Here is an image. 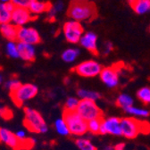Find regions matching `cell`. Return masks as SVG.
I'll return each mask as SVG.
<instances>
[{"label": "cell", "mask_w": 150, "mask_h": 150, "mask_svg": "<svg viewBox=\"0 0 150 150\" xmlns=\"http://www.w3.org/2000/svg\"><path fill=\"white\" fill-rule=\"evenodd\" d=\"M68 16L76 22L91 21L98 15L97 6L90 0H72L70 3Z\"/></svg>", "instance_id": "obj_1"}, {"label": "cell", "mask_w": 150, "mask_h": 150, "mask_svg": "<svg viewBox=\"0 0 150 150\" xmlns=\"http://www.w3.org/2000/svg\"><path fill=\"white\" fill-rule=\"evenodd\" d=\"M63 118L67 123L70 134L83 136L88 132V122L79 115L77 111H64Z\"/></svg>", "instance_id": "obj_2"}, {"label": "cell", "mask_w": 150, "mask_h": 150, "mask_svg": "<svg viewBox=\"0 0 150 150\" xmlns=\"http://www.w3.org/2000/svg\"><path fill=\"white\" fill-rule=\"evenodd\" d=\"M24 126L31 132L46 133L48 127L42 115L35 109L26 107L24 109Z\"/></svg>", "instance_id": "obj_3"}, {"label": "cell", "mask_w": 150, "mask_h": 150, "mask_svg": "<svg viewBox=\"0 0 150 150\" xmlns=\"http://www.w3.org/2000/svg\"><path fill=\"white\" fill-rule=\"evenodd\" d=\"M76 111L87 122L93 119H103V112L96 104V101L81 99Z\"/></svg>", "instance_id": "obj_4"}, {"label": "cell", "mask_w": 150, "mask_h": 150, "mask_svg": "<svg viewBox=\"0 0 150 150\" xmlns=\"http://www.w3.org/2000/svg\"><path fill=\"white\" fill-rule=\"evenodd\" d=\"M39 91L38 87L31 83L22 84V86L16 89L15 91L10 93L13 101L15 103L16 105L21 106L28 100L32 99L35 98Z\"/></svg>", "instance_id": "obj_5"}, {"label": "cell", "mask_w": 150, "mask_h": 150, "mask_svg": "<svg viewBox=\"0 0 150 150\" xmlns=\"http://www.w3.org/2000/svg\"><path fill=\"white\" fill-rule=\"evenodd\" d=\"M0 141L6 144L8 146L13 148L14 150H20L23 148H30L34 145V140L27 139L25 140H20L15 134L7 129H1L0 130Z\"/></svg>", "instance_id": "obj_6"}, {"label": "cell", "mask_w": 150, "mask_h": 150, "mask_svg": "<svg viewBox=\"0 0 150 150\" xmlns=\"http://www.w3.org/2000/svg\"><path fill=\"white\" fill-rule=\"evenodd\" d=\"M103 67L99 63L94 60L84 61L73 68V71L78 75L84 78H93L100 74Z\"/></svg>", "instance_id": "obj_7"}, {"label": "cell", "mask_w": 150, "mask_h": 150, "mask_svg": "<svg viewBox=\"0 0 150 150\" xmlns=\"http://www.w3.org/2000/svg\"><path fill=\"white\" fill-rule=\"evenodd\" d=\"M63 30L65 40L71 44L79 43L82 35L84 34V29L81 23L73 20L65 23Z\"/></svg>", "instance_id": "obj_8"}, {"label": "cell", "mask_w": 150, "mask_h": 150, "mask_svg": "<svg viewBox=\"0 0 150 150\" xmlns=\"http://www.w3.org/2000/svg\"><path fill=\"white\" fill-rule=\"evenodd\" d=\"M142 122L136 120L133 117H125L121 119V127L122 136L127 139H135L139 133H141Z\"/></svg>", "instance_id": "obj_9"}, {"label": "cell", "mask_w": 150, "mask_h": 150, "mask_svg": "<svg viewBox=\"0 0 150 150\" xmlns=\"http://www.w3.org/2000/svg\"><path fill=\"white\" fill-rule=\"evenodd\" d=\"M17 41L31 45H37L41 41V38L38 30L32 27H20L18 29Z\"/></svg>", "instance_id": "obj_10"}, {"label": "cell", "mask_w": 150, "mask_h": 150, "mask_svg": "<svg viewBox=\"0 0 150 150\" xmlns=\"http://www.w3.org/2000/svg\"><path fill=\"white\" fill-rule=\"evenodd\" d=\"M100 134H111L114 136H122L121 119L117 117H108L102 119Z\"/></svg>", "instance_id": "obj_11"}, {"label": "cell", "mask_w": 150, "mask_h": 150, "mask_svg": "<svg viewBox=\"0 0 150 150\" xmlns=\"http://www.w3.org/2000/svg\"><path fill=\"white\" fill-rule=\"evenodd\" d=\"M34 18V15L30 12L28 8L15 7L13 12L12 13L11 23L16 27L20 28L25 26Z\"/></svg>", "instance_id": "obj_12"}, {"label": "cell", "mask_w": 150, "mask_h": 150, "mask_svg": "<svg viewBox=\"0 0 150 150\" xmlns=\"http://www.w3.org/2000/svg\"><path fill=\"white\" fill-rule=\"evenodd\" d=\"M99 77L103 83L110 88H114L119 84L118 71L115 67L103 68L99 74Z\"/></svg>", "instance_id": "obj_13"}, {"label": "cell", "mask_w": 150, "mask_h": 150, "mask_svg": "<svg viewBox=\"0 0 150 150\" xmlns=\"http://www.w3.org/2000/svg\"><path fill=\"white\" fill-rule=\"evenodd\" d=\"M81 47H83L85 49L89 51L90 53L94 54H98V36L96 33L92 31H88L85 32L81 39L79 42Z\"/></svg>", "instance_id": "obj_14"}, {"label": "cell", "mask_w": 150, "mask_h": 150, "mask_svg": "<svg viewBox=\"0 0 150 150\" xmlns=\"http://www.w3.org/2000/svg\"><path fill=\"white\" fill-rule=\"evenodd\" d=\"M17 46L19 51V58L25 62H33L35 60L36 49L34 45L17 41Z\"/></svg>", "instance_id": "obj_15"}, {"label": "cell", "mask_w": 150, "mask_h": 150, "mask_svg": "<svg viewBox=\"0 0 150 150\" xmlns=\"http://www.w3.org/2000/svg\"><path fill=\"white\" fill-rule=\"evenodd\" d=\"M18 29L19 28L13 25L12 23L0 25V32L8 41H17Z\"/></svg>", "instance_id": "obj_16"}, {"label": "cell", "mask_w": 150, "mask_h": 150, "mask_svg": "<svg viewBox=\"0 0 150 150\" xmlns=\"http://www.w3.org/2000/svg\"><path fill=\"white\" fill-rule=\"evenodd\" d=\"M15 6L11 3H0V25L11 23L12 13L13 12Z\"/></svg>", "instance_id": "obj_17"}, {"label": "cell", "mask_w": 150, "mask_h": 150, "mask_svg": "<svg viewBox=\"0 0 150 150\" xmlns=\"http://www.w3.org/2000/svg\"><path fill=\"white\" fill-rule=\"evenodd\" d=\"M128 3L138 14H145L150 12V0H128Z\"/></svg>", "instance_id": "obj_18"}, {"label": "cell", "mask_w": 150, "mask_h": 150, "mask_svg": "<svg viewBox=\"0 0 150 150\" xmlns=\"http://www.w3.org/2000/svg\"><path fill=\"white\" fill-rule=\"evenodd\" d=\"M51 6H52L48 2H43V1H40V0H34V1L30 4V7L28 9L35 16V15H39L42 13H47L51 9Z\"/></svg>", "instance_id": "obj_19"}, {"label": "cell", "mask_w": 150, "mask_h": 150, "mask_svg": "<svg viewBox=\"0 0 150 150\" xmlns=\"http://www.w3.org/2000/svg\"><path fill=\"white\" fill-rule=\"evenodd\" d=\"M78 97L80 99H87V100H92V101H97L101 98V95L97 92V91H93V90H88L85 88H80L77 91Z\"/></svg>", "instance_id": "obj_20"}, {"label": "cell", "mask_w": 150, "mask_h": 150, "mask_svg": "<svg viewBox=\"0 0 150 150\" xmlns=\"http://www.w3.org/2000/svg\"><path fill=\"white\" fill-rule=\"evenodd\" d=\"M116 105L119 107L126 110L133 105V98L129 95H128V94L122 93L118 96V98L116 99Z\"/></svg>", "instance_id": "obj_21"}, {"label": "cell", "mask_w": 150, "mask_h": 150, "mask_svg": "<svg viewBox=\"0 0 150 150\" xmlns=\"http://www.w3.org/2000/svg\"><path fill=\"white\" fill-rule=\"evenodd\" d=\"M80 55V50L77 48H67L62 54V59L65 63H72Z\"/></svg>", "instance_id": "obj_22"}, {"label": "cell", "mask_w": 150, "mask_h": 150, "mask_svg": "<svg viewBox=\"0 0 150 150\" xmlns=\"http://www.w3.org/2000/svg\"><path fill=\"white\" fill-rule=\"evenodd\" d=\"M54 129L56 132L62 136H68L70 134V130L67 126L66 122L64 118H58L54 122Z\"/></svg>", "instance_id": "obj_23"}, {"label": "cell", "mask_w": 150, "mask_h": 150, "mask_svg": "<svg viewBox=\"0 0 150 150\" xmlns=\"http://www.w3.org/2000/svg\"><path fill=\"white\" fill-rule=\"evenodd\" d=\"M75 144H76L77 147L80 150H98V148L95 146L89 139H85V138H78L75 140Z\"/></svg>", "instance_id": "obj_24"}, {"label": "cell", "mask_w": 150, "mask_h": 150, "mask_svg": "<svg viewBox=\"0 0 150 150\" xmlns=\"http://www.w3.org/2000/svg\"><path fill=\"white\" fill-rule=\"evenodd\" d=\"M126 112H128L129 115H132V116H138V117H147L150 112L148 110L146 109H143V108H139V107H136V106H131L128 109L125 110Z\"/></svg>", "instance_id": "obj_25"}, {"label": "cell", "mask_w": 150, "mask_h": 150, "mask_svg": "<svg viewBox=\"0 0 150 150\" xmlns=\"http://www.w3.org/2000/svg\"><path fill=\"white\" fill-rule=\"evenodd\" d=\"M102 119H93L88 122V131L92 134H100Z\"/></svg>", "instance_id": "obj_26"}, {"label": "cell", "mask_w": 150, "mask_h": 150, "mask_svg": "<svg viewBox=\"0 0 150 150\" xmlns=\"http://www.w3.org/2000/svg\"><path fill=\"white\" fill-rule=\"evenodd\" d=\"M6 54L11 58H19V51L17 41H8L6 46Z\"/></svg>", "instance_id": "obj_27"}, {"label": "cell", "mask_w": 150, "mask_h": 150, "mask_svg": "<svg viewBox=\"0 0 150 150\" xmlns=\"http://www.w3.org/2000/svg\"><path fill=\"white\" fill-rule=\"evenodd\" d=\"M137 98L144 104L147 105L150 103V88L144 87L141 88L137 92Z\"/></svg>", "instance_id": "obj_28"}, {"label": "cell", "mask_w": 150, "mask_h": 150, "mask_svg": "<svg viewBox=\"0 0 150 150\" xmlns=\"http://www.w3.org/2000/svg\"><path fill=\"white\" fill-rule=\"evenodd\" d=\"M80 100L81 99H78L77 98H74V97L68 98L64 105V110L65 111H76L79 105Z\"/></svg>", "instance_id": "obj_29"}, {"label": "cell", "mask_w": 150, "mask_h": 150, "mask_svg": "<svg viewBox=\"0 0 150 150\" xmlns=\"http://www.w3.org/2000/svg\"><path fill=\"white\" fill-rule=\"evenodd\" d=\"M64 3L62 1H58V2H56L54 6H51V9L47 12L48 13V18L51 19V18H54L55 14L57 13H60L61 11H63L64 9Z\"/></svg>", "instance_id": "obj_30"}, {"label": "cell", "mask_w": 150, "mask_h": 150, "mask_svg": "<svg viewBox=\"0 0 150 150\" xmlns=\"http://www.w3.org/2000/svg\"><path fill=\"white\" fill-rule=\"evenodd\" d=\"M21 86H22L21 81H19V80H17V79H14V78L8 80V81L6 82V84H5V87L10 91V93L15 91L16 89H18Z\"/></svg>", "instance_id": "obj_31"}, {"label": "cell", "mask_w": 150, "mask_h": 150, "mask_svg": "<svg viewBox=\"0 0 150 150\" xmlns=\"http://www.w3.org/2000/svg\"><path fill=\"white\" fill-rule=\"evenodd\" d=\"M34 0H11V3L15 7H22V8H29L30 4Z\"/></svg>", "instance_id": "obj_32"}, {"label": "cell", "mask_w": 150, "mask_h": 150, "mask_svg": "<svg viewBox=\"0 0 150 150\" xmlns=\"http://www.w3.org/2000/svg\"><path fill=\"white\" fill-rule=\"evenodd\" d=\"M112 49H114V45H112V43H111L110 41H106L103 45L102 54L104 55H107V54H109L112 51Z\"/></svg>", "instance_id": "obj_33"}, {"label": "cell", "mask_w": 150, "mask_h": 150, "mask_svg": "<svg viewBox=\"0 0 150 150\" xmlns=\"http://www.w3.org/2000/svg\"><path fill=\"white\" fill-rule=\"evenodd\" d=\"M13 116V112L10 109L8 108H6L4 109V112H3V115H2V118L4 119H11Z\"/></svg>", "instance_id": "obj_34"}, {"label": "cell", "mask_w": 150, "mask_h": 150, "mask_svg": "<svg viewBox=\"0 0 150 150\" xmlns=\"http://www.w3.org/2000/svg\"><path fill=\"white\" fill-rule=\"evenodd\" d=\"M15 135H16V137L20 139V140H25V139H27V136H26V132L24 130H18L17 132L15 133Z\"/></svg>", "instance_id": "obj_35"}, {"label": "cell", "mask_w": 150, "mask_h": 150, "mask_svg": "<svg viewBox=\"0 0 150 150\" xmlns=\"http://www.w3.org/2000/svg\"><path fill=\"white\" fill-rule=\"evenodd\" d=\"M125 149V144L124 143H119L115 146V150H124Z\"/></svg>", "instance_id": "obj_36"}, {"label": "cell", "mask_w": 150, "mask_h": 150, "mask_svg": "<svg viewBox=\"0 0 150 150\" xmlns=\"http://www.w3.org/2000/svg\"><path fill=\"white\" fill-rule=\"evenodd\" d=\"M105 150H115V146H106L105 147Z\"/></svg>", "instance_id": "obj_37"}, {"label": "cell", "mask_w": 150, "mask_h": 150, "mask_svg": "<svg viewBox=\"0 0 150 150\" xmlns=\"http://www.w3.org/2000/svg\"><path fill=\"white\" fill-rule=\"evenodd\" d=\"M4 109H5V107H3L2 105H0V117H2V115H3Z\"/></svg>", "instance_id": "obj_38"}, {"label": "cell", "mask_w": 150, "mask_h": 150, "mask_svg": "<svg viewBox=\"0 0 150 150\" xmlns=\"http://www.w3.org/2000/svg\"><path fill=\"white\" fill-rule=\"evenodd\" d=\"M9 2H11V0H0V3H4V4L9 3Z\"/></svg>", "instance_id": "obj_39"}, {"label": "cell", "mask_w": 150, "mask_h": 150, "mask_svg": "<svg viewBox=\"0 0 150 150\" xmlns=\"http://www.w3.org/2000/svg\"><path fill=\"white\" fill-rule=\"evenodd\" d=\"M3 82V75L1 73V71H0V84H1Z\"/></svg>", "instance_id": "obj_40"}, {"label": "cell", "mask_w": 150, "mask_h": 150, "mask_svg": "<svg viewBox=\"0 0 150 150\" xmlns=\"http://www.w3.org/2000/svg\"><path fill=\"white\" fill-rule=\"evenodd\" d=\"M0 130H1V128H0Z\"/></svg>", "instance_id": "obj_41"}, {"label": "cell", "mask_w": 150, "mask_h": 150, "mask_svg": "<svg viewBox=\"0 0 150 150\" xmlns=\"http://www.w3.org/2000/svg\"><path fill=\"white\" fill-rule=\"evenodd\" d=\"M149 30H150V27H149Z\"/></svg>", "instance_id": "obj_42"}]
</instances>
